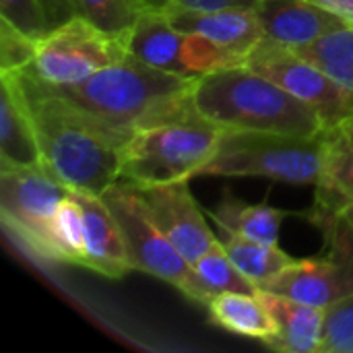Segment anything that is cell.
<instances>
[{"label":"cell","mask_w":353,"mask_h":353,"mask_svg":"<svg viewBox=\"0 0 353 353\" xmlns=\"http://www.w3.org/2000/svg\"><path fill=\"white\" fill-rule=\"evenodd\" d=\"M19 81L35 126L41 161L70 190L101 194L120 180L130 134L112 128L31 70Z\"/></svg>","instance_id":"6da1fadb"},{"label":"cell","mask_w":353,"mask_h":353,"mask_svg":"<svg viewBox=\"0 0 353 353\" xmlns=\"http://www.w3.org/2000/svg\"><path fill=\"white\" fill-rule=\"evenodd\" d=\"M196 79L153 68L128 54L79 83L54 87L101 122L132 137L139 130L194 116Z\"/></svg>","instance_id":"7a4b0ae2"},{"label":"cell","mask_w":353,"mask_h":353,"mask_svg":"<svg viewBox=\"0 0 353 353\" xmlns=\"http://www.w3.org/2000/svg\"><path fill=\"white\" fill-rule=\"evenodd\" d=\"M192 105L199 116L234 130L316 137L331 132L316 112L248 66H230L196 79Z\"/></svg>","instance_id":"3957f363"},{"label":"cell","mask_w":353,"mask_h":353,"mask_svg":"<svg viewBox=\"0 0 353 353\" xmlns=\"http://www.w3.org/2000/svg\"><path fill=\"white\" fill-rule=\"evenodd\" d=\"M327 143L329 132L302 137L228 128L215 157L201 176L267 178L294 186H316L323 174Z\"/></svg>","instance_id":"277c9868"},{"label":"cell","mask_w":353,"mask_h":353,"mask_svg":"<svg viewBox=\"0 0 353 353\" xmlns=\"http://www.w3.org/2000/svg\"><path fill=\"white\" fill-rule=\"evenodd\" d=\"M225 130L199 114L139 130L126 145L120 180L159 186L199 178L215 157Z\"/></svg>","instance_id":"5b68a950"},{"label":"cell","mask_w":353,"mask_h":353,"mask_svg":"<svg viewBox=\"0 0 353 353\" xmlns=\"http://www.w3.org/2000/svg\"><path fill=\"white\" fill-rule=\"evenodd\" d=\"M99 196L120 225L134 271L174 285L196 304L207 306L215 298V294L196 275L194 267L178 252V248L155 223L134 184L118 180Z\"/></svg>","instance_id":"8992f818"},{"label":"cell","mask_w":353,"mask_h":353,"mask_svg":"<svg viewBox=\"0 0 353 353\" xmlns=\"http://www.w3.org/2000/svg\"><path fill=\"white\" fill-rule=\"evenodd\" d=\"M70 188L43 165L0 168V217L4 228L31 254L54 261L50 225Z\"/></svg>","instance_id":"52a82bcc"},{"label":"cell","mask_w":353,"mask_h":353,"mask_svg":"<svg viewBox=\"0 0 353 353\" xmlns=\"http://www.w3.org/2000/svg\"><path fill=\"white\" fill-rule=\"evenodd\" d=\"M126 56L128 50L122 37L81 14L35 41V56L27 70L52 85H72Z\"/></svg>","instance_id":"ba28073f"},{"label":"cell","mask_w":353,"mask_h":353,"mask_svg":"<svg viewBox=\"0 0 353 353\" xmlns=\"http://www.w3.org/2000/svg\"><path fill=\"white\" fill-rule=\"evenodd\" d=\"M248 68L271 79L296 99L319 114L327 130H337L353 120V97L319 64L302 54L263 39L248 56Z\"/></svg>","instance_id":"9c48e42d"},{"label":"cell","mask_w":353,"mask_h":353,"mask_svg":"<svg viewBox=\"0 0 353 353\" xmlns=\"http://www.w3.org/2000/svg\"><path fill=\"white\" fill-rule=\"evenodd\" d=\"M188 182L190 180L159 186H137V190L168 240L190 265H194L217 244V236L209 228Z\"/></svg>","instance_id":"30bf717a"},{"label":"cell","mask_w":353,"mask_h":353,"mask_svg":"<svg viewBox=\"0 0 353 353\" xmlns=\"http://www.w3.org/2000/svg\"><path fill=\"white\" fill-rule=\"evenodd\" d=\"M259 290L310 306L329 308L353 292V256L323 252L314 259L294 261Z\"/></svg>","instance_id":"8fae6325"},{"label":"cell","mask_w":353,"mask_h":353,"mask_svg":"<svg viewBox=\"0 0 353 353\" xmlns=\"http://www.w3.org/2000/svg\"><path fill=\"white\" fill-rule=\"evenodd\" d=\"M165 17L176 29L207 41L223 58L228 68L244 66L248 56L263 41L256 8L178 10Z\"/></svg>","instance_id":"7c38bea8"},{"label":"cell","mask_w":353,"mask_h":353,"mask_svg":"<svg viewBox=\"0 0 353 353\" xmlns=\"http://www.w3.org/2000/svg\"><path fill=\"white\" fill-rule=\"evenodd\" d=\"M256 14L263 27V39L290 50H302L345 25L312 4L310 0H259Z\"/></svg>","instance_id":"4fadbf2b"},{"label":"cell","mask_w":353,"mask_h":353,"mask_svg":"<svg viewBox=\"0 0 353 353\" xmlns=\"http://www.w3.org/2000/svg\"><path fill=\"white\" fill-rule=\"evenodd\" d=\"M43 165L19 72H0V168Z\"/></svg>","instance_id":"5bb4252c"},{"label":"cell","mask_w":353,"mask_h":353,"mask_svg":"<svg viewBox=\"0 0 353 353\" xmlns=\"http://www.w3.org/2000/svg\"><path fill=\"white\" fill-rule=\"evenodd\" d=\"M72 192L77 194L85 217V269L110 279H120L126 273L134 271L120 225L103 203V199L93 192Z\"/></svg>","instance_id":"9a60e30c"},{"label":"cell","mask_w":353,"mask_h":353,"mask_svg":"<svg viewBox=\"0 0 353 353\" xmlns=\"http://www.w3.org/2000/svg\"><path fill=\"white\" fill-rule=\"evenodd\" d=\"M126 50L137 60L180 77H194L188 64V35L161 12L143 10L128 35Z\"/></svg>","instance_id":"2e32d148"},{"label":"cell","mask_w":353,"mask_h":353,"mask_svg":"<svg viewBox=\"0 0 353 353\" xmlns=\"http://www.w3.org/2000/svg\"><path fill=\"white\" fill-rule=\"evenodd\" d=\"M261 292V290H259ZM275 319V335L265 341L269 350L288 353H319L325 331V308L261 292Z\"/></svg>","instance_id":"e0dca14e"},{"label":"cell","mask_w":353,"mask_h":353,"mask_svg":"<svg viewBox=\"0 0 353 353\" xmlns=\"http://www.w3.org/2000/svg\"><path fill=\"white\" fill-rule=\"evenodd\" d=\"M314 188V205L308 215L314 225L353 203V143L337 130L329 132L323 174Z\"/></svg>","instance_id":"ac0fdd59"},{"label":"cell","mask_w":353,"mask_h":353,"mask_svg":"<svg viewBox=\"0 0 353 353\" xmlns=\"http://www.w3.org/2000/svg\"><path fill=\"white\" fill-rule=\"evenodd\" d=\"M207 310L211 321L230 333L259 339L263 343L275 335V319L261 292H221L207 304Z\"/></svg>","instance_id":"d6986e66"},{"label":"cell","mask_w":353,"mask_h":353,"mask_svg":"<svg viewBox=\"0 0 353 353\" xmlns=\"http://www.w3.org/2000/svg\"><path fill=\"white\" fill-rule=\"evenodd\" d=\"M288 215H290L288 211L275 209L267 203L250 205L238 199L228 188L223 190L217 203V209L209 211V217L217 225L228 228L244 238L265 242V244H279V232Z\"/></svg>","instance_id":"ffe728a7"},{"label":"cell","mask_w":353,"mask_h":353,"mask_svg":"<svg viewBox=\"0 0 353 353\" xmlns=\"http://www.w3.org/2000/svg\"><path fill=\"white\" fill-rule=\"evenodd\" d=\"M215 236L232 263L238 267V271L250 279L256 288H261L265 281H269L273 275L290 267L296 259L288 254L279 244H265L259 240L244 238L228 228H221L215 223Z\"/></svg>","instance_id":"44dd1931"},{"label":"cell","mask_w":353,"mask_h":353,"mask_svg":"<svg viewBox=\"0 0 353 353\" xmlns=\"http://www.w3.org/2000/svg\"><path fill=\"white\" fill-rule=\"evenodd\" d=\"M50 240H52L56 263L85 267V261H87L85 217H83L81 203L72 190L54 213V219L50 225Z\"/></svg>","instance_id":"7402d4cb"},{"label":"cell","mask_w":353,"mask_h":353,"mask_svg":"<svg viewBox=\"0 0 353 353\" xmlns=\"http://www.w3.org/2000/svg\"><path fill=\"white\" fill-rule=\"evenodd\" d=\"M294 52L319 64L353 97V29L343 27L325 35L316 43Z\"/></svg>","instance_id":"603a6c76"},{"label":"cell","mask_w":353,"mask_h":353,"mask_svg":"<svg viewBox=\"0 0 353 353\" xmlns=\"http://www.w3.org/2000/svg\"><path fill=\"white\" fill-rule=\"evenodd\" d=\"M192 267H194L196 275L203 279V283L215 296L221 292H240V294H256L259 292V288L238 271V267L232 263V259L228 256V252L223 250L219 240Z\"/></svg>","instance_id":"cb8c5ba5"},{"label":"cell","mask_w":353,"mask_h":353,"mask_svg":"<svg viewBox=\"0 0 353 353\" xmlns=\"http://www.w3.org/2000/svg\"><path fill=\"white\" fill-rule=\"evenodd\" d=\"M81 14L87 17L97 27L118 35L126 37L137 19L143 12V6L139 0H77Z\"/></svg>","instance_id":"d4e9b609"},{"label":"cell","mask_w":353,"mask_h":353,"mask_svg":"<svg viewBox=\"0 0 353 353\" xmlns=\"http://www.w3.org/2000/svg\"><path fill=\"white\" fill-rule=\"evenodd\" d=\"M319 353H353V292L325 308V331Z\"/></svg>","instance_id":"484cf974"},{"label":"cell","mask_w":353,"mask_h":353,"mask_svg":"<svg viewBox=\"0 0 353 353\" xmlns=\"http://www.w3.org/2000/svg\"><path fill=\"white\" fill-rule=\"evenodd\" d=\"M35 56V39L0 19V72L27 70Z\"/></svg>","instance_id":"4316f807"},{"label":"cell","mask_w":353,"mask_h":353,"mask_svg":"<svg viewBox=\"0 0 353 353\" xmlns=\"http://www.w3.org/2000/svg\"><path fill=\"white\" fill-rule=\"evenodd\" d=\"M0 19L35 41L50 31L39 0H0Z\"/></svg>","instance_id":"83f0119b"},{"label":"cell","mask_w":353,"mask_h":353,"mask_svg":"<svg viewBox=\"0 0 353 353\" xmlns=\"http://www.w3.org/2000/svg\"><path fill=\"white\" fill-rule=\"evenodd\" d=\"M316 228L325 236V252L353 256V203Z\"/></svg>","instance_id":"f1b7e54d"},{"label":"cell","mask_w":353,"mask_h":353,"mask_svg":"<svg viewBox=\"0 0 353 353\" xmlns=\"http://www.w3.org/2000/svg\"><path fill=\"white\" fill-rule=\"evenodd\" d=\"M143 10L172 14L178 10H215V8H256L259 0H139Z\"/></svg>","instance_id":"f546056e"},{"label":"cell","mask_w":353,"mask_h":353,"mask_svg":"<svg viewBox=\"0 0 353 353\" xmlns=\"http://www.w3.org/2000/svg\"><path fill=\"white\" fill-rule=\"evenodd\" d=\"M39 4L48 23V29L60 27L66 21L81 17V8L77 0H39Z\"/></svg>","instance_id":"4dcf8cb0"},{"label":"cell","mask_w":353,"mask_h":353,"mask_svg":"<svg viewBox=\"0 0 353 353\" xmlns=\"http://www.w3.org/2000/svg\"><path fill=\"white\" fill-rule=\"evenodd\" d=\"M310 2L337 17L347 29H353V0H310Z\"/></svg>","instance_id":"1f68e13d"},{"label":"cell","mask_w":353,"mask_h":353,"mask_svg":"<svg viewBox=\"0 0 353 353\" xmlns=\"http://www.w3.org/2000/svg\"><path fill=\"white\" fill-rule=\"evenodd\" d=\"M337 132H339V134H343L347 141H352L353 143V120H350L347 124H343L341 128H337Z\"/></svg>","instance_id":"d6a6232c"}]
</instances>
